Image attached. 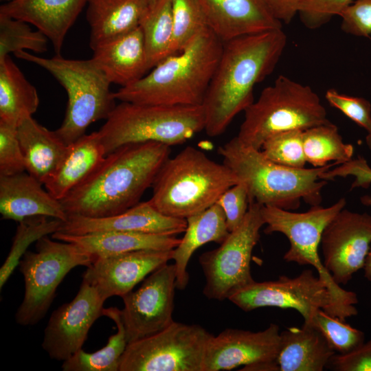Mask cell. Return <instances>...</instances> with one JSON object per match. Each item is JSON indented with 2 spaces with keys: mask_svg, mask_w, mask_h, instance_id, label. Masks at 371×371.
I'll return each instance as SVG.
<instances>
[{
  "mask_svg": "<svg viewBox=\"0 0 371 371\" xmlns=\"http://www.w3.org/2000/svg\"><path fill=\"white\" fill-rule=\"evenodd\" d=\"M48 40L39 30L33 31L27 23L0 13V60L24 49L43 53L47 50Z\"/></svg>",
  "mask_w": 371,
  "mask_h": 371,
  "instance_id": "obj_34",
  "label": "cell"
},
{
  "mask_svg": "<svg viewBox=\"0 0 371 371\" xmlns=\"http://www.w3.org/2000/svg\"><path fill=\"white\" fill-rule=\"evenodd\" d=\"M335 351L314 327H289L280 332L276 359L279 371H322Z\"/></svg>",
  "mask_w": 371,
  "mask_h": 371,
  "instance_id": "obj_25",
  "label": "cell"
},
{
  "mask_svg": "<svg viewBox=\"0 0 371 371\" xmlns=\"http://www.w3.org/2000/svg\"><path fill=\"white\" fill-rule=\"evenodd\" d=\"M307 325L317 329L337 354L348 353L364 343L365 334L340 319L318 309Z\"/></svg>",
  "mask_w": 371,
  "mask_h": 371,
  "instance_id": "obj_35",
  "label": "cell"
},
{
  "mask_svg": "<svg viewBox=\"0 0 371 371\" xmlns=\"http://www.w3.org/2000/svg\"><path fill=\"white\" fill-rule=\"evenodd\" d=\"M170 153V146L156 142L120 146L60 201L65 212L68 215L98 218L133 207L153 186Z\"/></svg>",
  "mask_w": 371,
  "mask_h": 371,
  "instance_id": "obj_2",
  "label": "cell"
},
{
  "mask_svg": "<svg viewBox=\"0 0 371 371\" xmlns=\"http://www.w3.org/2000/svg\"><path fill=\"white\" fill-rule=\"evenodd\" d=\"M228 300L245 312L262 307L295 309L303 317L305 324L311 322L318 309L330 315L333 306L326 283L311 269L295 278L281 276L275 280L254 281Z\"/></svg>",
  "mask_w": 371,
  "mask_h": 371,
  "instance_id": "obj_12",
  "label": "cell"
},
{
  "mask_svg": "<svg viewBox=\"0 0 371 371\" xmlns=\"http://www.w3.org/2000/svg\"><path fill=\"white\" fill-rule=\"evenodd\" d=\"M323 263L339 285L363 268L371 245V215L344 208L326 225L321 238Z\"/></svg>",
  "mask_w": 371,
  "mask_h": 371,
  "instance_id": "obj_14",
  "label": "cell"
},
{
  "mask_svg": "<svg viewBox=\"0 0 371 371\" xmlns=\"http://www.w3.org/2000/svg\"><path fill=\"white\" fill-rule=\"evenodd\" d=\"M244 113L236 137L244 145L258 150L274 134L330 122L316 92L284 75L265 87Z\"/></svg>",
  "mask_w": 371,
  "mask_h": 371,
  "instance_id": "obj_6",
  "label": "cell"
},
{
  "mask_svg": "<svg viewBox=\"0 0 371 371\" xmlns=\"http://www.w3.org/2000/svg\"><path fill=\"white\" fill-rule=\"evenodd\" d=\"M273 16L289 24L297 14L301 0H262Z\"/></svg>",
  "mask_w": 371,
  "mask_h": 371,
  "instance_id": "obj_45",
  "label": "cell"
},
{
  "mask_svg": "<svg viewBox=\"0 0 371 371\" xmlns=\"http://www.w3.org/2000/svg\"><path fill=\"white\" fill-rule=\"evenodd\" d=\"M366 144L371 151V135H367L366 137Z\"/></svg>",
  "mask_w": 371,
  "mask_h": 371,
  "instance_id": "obj_47",
  "label": "cell"
},
{
  "mask_svg": "<svg viewBox=\"0 0 371 371\" xmlns=\"http://www.w3.org/2000/svg\"><path fill=\"white\" fill-rule=\"evenodd\" d=\"M19 223L10 250L0 269L1 289L18 267L28 247L44 236L58 232L63 221L46 216H34Z\"/></svg>",
  "mask_w": 371,
  "mask_h": 371,
  "instance_id": "obj_33",
  "label": "cell"
},
{
  "mask_svg": "<svg viewBox=\"0 0 371 371\" xmlns=\"http://www.w3.org/2000/svg\"><path fill=\"white\" fill-rule=\"evenodd\" d=\"M17 136L26 172L44 185L58 169L69 145L55 131L42 126L32 116L26 117L19 123Z\"/></svg>",
  "mask_w": 371,
  "mask_h": 371,
  "instance_id": "obj_23",
  "label": "cell"
},
{
  "mask_svg": "<svg viewBox=\"0 0 371 371\" xmlns=\"http://www.w3.org/2000/svg\"><path fill=\"white\" fill-rule=\"evenodd\" d=\"M103 316L114 322L117 333L109 338L102 348L93 353L80 349L64 361L61 366L63 371H119L120 359L128 344L121 310L116 307L104 308Z\"/></svg>",
  "mask_w": 371,
  "mask_h": 371,
  "instance_id": "obj_30",
  "label": "cell"
},
{
  "mask_svg": "<svg viewBox=\"0 0 371 371\" xmlns=\"http://www.w3.org/2000/svg\"><path fill=\"white\" fill-rule=\"evenodd\" d=\"M185 234L173 249L177 289L183 290L189 281L188 262L194 252L202 245L222 243L229 234L223 209L217 203L186 218Z\"/></svg>",
  "mask_w": 371,
  "mask_h": 371,
  "instance_id": "obj_28",
  "label": "cell"
},
{
  "mask_svg": "<svg viewBox=\"0 0 371 371\" xmlns=\"http://www.w3.org/2000/svg\"><path fill=\"white\" fill-rule=\"evenodd\" d=\"M282 29L244 35L223 43L203 107L210 137L223 133L254 101V89L275 69L286 47Z\"/></svg>",
  "mask_w": 371,
  "mask_h": 371,
  "instance_id": "obj_1",
  "label": "cell"
},
{
  "mask_svg": "<svg viewBox=\"0 0 371 371\" xmlns=\"http://www.w3.org/2000/svg\"><path fill=\"white\" fill-rule=\"evenodd\" d=\"M223 209L229 232L236 229L243 221L249 207L246 186L239 182L224 192L216 202Z\"/></svg>",
  "mask_w": 371,
  "mask_h": 371,
  "instance_id": "obj_41",
  "label": "cell"
},
{
  "mask_svg": "<svg viewBox=\"0 0 371 371\" xmlns=\"http://www.w3.org/2000/svg\"><path fill=\"white\" fill-rule=\"evenodd\" d=\"M148 1H149L150 3L153 2L155 0H148Z\"/></svg>",
  "mask_w": 371,
  "mask_h": 371,
  "instance_id": "obj_48",
  "label": "cell"
},
{
  "mask_svg": "<svg viewBox=\"0 0 371 371\" xmlns=\"http://www.w3.org/2000/svg\"><path fill=\"white\" fill-rule=\"evenodd\" d=\"M186 219L168 216L156 210L149 201L139 202L126 211L104 217L68 215L60 232L83 235L104 232H133L177 235L185 232Z\"/></svg>",
  "mask_w": 371,
  "mask_h": 371,
  "instance_id": "obj_18",
  "label": "cell"
},
{
  "mask_svg": "<svg viewBox=\"0 0 371 371\" xmlns=\"http://www.w3.org/2000/svg\"><path fill=\"white\" fill-rule=\"evenodd\" d=\"M353 2V0H301L297 14L306 27L315 30L327 23L333 16H340Z\"/></svg>",
  "mask_w": 371,
  "mask_h": 371,
  "instance_id": "obj_39",
  "label": "cell"
},
{
  "mask_svg": "<svg viewBox=\"0 0 371 371\" xmlns=\"http://www.w3.org/2000/svg\"><path fill=\"white\" fill-rule=\"evenodd\" d=\"M341 29L361 37L371 34V0H356L341 14Z\"/></svg>",
  "mask_w": 371,
  "mask_h": 371,
  "instance_id": "obj_43",
  "label": "cell"
},
{
  "mask_svg": "<svg viewBox=\"0 0 371 371\" xmlns=\"http://www.w3.org/2000/svg\"><path fill=\"white\" fill-rule=\"evenodd\" d=\"M39 105L36 89L10 56L0 60V120L18 126L32 116Z\"/></svg>",
  "mask_w": 371,
  "mask_h": 371,
  "instance_id": "obj_29",
  "label": "cell"
},
{
  "mask_svg": "<svg viewBox=\"0 0 371 371\" xmlns=\"http://www.w3.org/2000/svg\"><path fill=\"white\" fill-rule=\"evenodd\" d=\"M303 131L291 130L269 137L260 150L265 157L280 165L303 168L306 163L303 147Z\"/></svg>",
  "mask_w": 371,
  "mask_h": 371,
  "instance_id": "obj_37",
  "label": "cell"
},
{
  "mask_svg": "<svg viewBox=\"0 0 371 371\" xmlns=\"http://www.w3.org/2000/svg\"><path fill=\"white\" fill-rule=\"evenodd\" d=\"M34 177L25 171L0 176V213L3 219L17 222L34 216L61 220L68 218L60 201L42 187Z\"/></svg>",
  "mask_w": 371,
  "mask_h": 371,
  "instance_id": "obj_20",
  "label": "cell"
},
{
  "mask_svg": "<svg viewBox=\"0 0 371 371\" xmlns=\"http://www.w3.org/2000/svg\"><path fill=\"white\" fill-rule=\"evenodd\" d=\"M209 29L223 42L282 29L262 0H197Z\"/></svg>",
  "mask_w": 371,
  "mask_h": 371,
  "instance_id": "obj_19",
  "label": "cell"
},
{
  "mask_svg": "<svg viewBox=\"0 0 371 371\" xmlns=\"http://www.w3.org/2000/svg\"><path fill=\"white\" fill-rule=\"evenodd\" d=\"M87 0H11L0 13L32 24L52 43L60 55L65 36Z\"/></svg>",
  "mask_w": 371,
  "mask_h": 371,
  "instance_id": "obj_21",
  "label": "cell"
},
{
  "mask_svg": "<svg viewBox=\"0 0 371 371\" xmlns=\"http://www.w3.org/2000/svg\"><path fill=\"white\" fill-rule=\"evenodd\" d=\"M171 250H137L95 258L83 273L84 280L106 300L123 297L138 283L172 260Z\"/></svg>",
  "mask_w": 371,
  "mask_h": 371,
  "instance_id": "obj_17",
  "label": "cell"
},
{
  "mask_svg": "<svg viewBox=\"0 0 371 371\" xmlns=\"http://www.w3.org/2000/svg\"><path fill=\"white\" fill-rule=\"evenodd\" d=\"M177 275L166 263L148 276L142 285L123 297L121 309L128 343L155 334L172 324Z\"/></svg>",
  "mask_w": 371,
  "mask_h": 371,
  "instance_id": "obj_13",
  "label": "cell"
},
{
  "mask_svg": "<svg viewBox=\"0 0 371 371\" xmlns=\"http://www.w3.org/2000/svg\"><path fill=\"white\" fill-rule=\"evenodd\" d=\"M52 238L74 243L94 259L137 250H171L181 240L176 235L133 232H104L83 235L56 232L52 234Z\"/></svg>",
  "mask_w": 371,
  "mask_h": 371,
  "instance_id": "obj_24",
  "label": "cell"
},
{
  "mask_svg": "<svg viewBox=\"0 0 371 371\" xmlns=\"http://www.w3.org/2000/svg\"><path fill=\"white\" fill-rule=\"evenodd\" d=\"M348 176L355 177L354 181L351 184V190L357 188H368L371 186V167L367 161L360 156L357 159H352L348 162L328 170L320 176V179L329 181L337 177H347ZM361 202L364 205L371 208V196H361Z\"/></svg>",
  "mask_w": 371,
  "mask_h": 371,
  "instance_id": "obj_42",
  "label": "cell"
},
{
  "mask_svg": "<svg viewBox=\"0 0 371 371\" xmlns=\"http://www.w3.org/2000/svg\"><path fill=\"white\" fill-rule=\"evenodd\" d=\"M91 58L111 83L128 86L150 70L142 30L139 25L93 49Z\"/></svg>",
  "mask_w": 371,
  "mask_h": 371,
  "instance_id": "obj_22",
  "label": "cell"
},
{
  "mask_svg": "<svg viewBox=\"0 0 371 371\" xmlns=\"http://www.w3.org/2000/svg\"><path fill=\"white\" fill-rule=\"evenodd\" d=\"M202 105H157L120 102L98 132L106 155L121 146L156 142L185 143L205 128Z\"/></svg>",
  "mask_w": 371,
  "mask_h": 371,
  "instance_id": "obj_7",
  "label": "cell"
},
{
  "mask_svg": "<svg viewBox=\"0 0 371 371\" xmlns=\"http://www.w3.org/2000/svg\"><path fill=\"white\" fill-rule=\"evenodd\" d=\"M25 171L17 126L0 120V176H10Z\"/></svg>",
  "mask_w": 371,
  "mask_h": 371,
  "instance_id": "obj_38",
  "label": "cell"
},
{
  "mask_svg": "<svg viewBox=\"0 0 371 371\" xmlns=\"http://www.w3.org/2000/svg\"><path fill=\"white\" fill-rule=\"evenodd\" d=\"M280 331L276 324L252 332L227 328L210 338L205 351L203 371L231 370L244 366L250 370L261 363L276 362Z\"/></svg>",
  "mask_w": 371,
  "mask_h": 371,
  "instance_id": "obj_16",
  "label": "cell"
},
{
  "mask_svg": "<svg viewBox=\"0 0 371 371\" xmlns=\"http://www.w3.org/2000/svg\"><path fill=\"white\" fill-rule=\"evenodd\" d=\"M326 368L335 371H371V337L348 353H335Z\"/></svg>",
  "mask_w": 371,
  "mask_h": 371,
  "instance_id": "obj_44",
  "label": "cell"
},
{
  "mask_svg": "<svg viewBox=\"0 0 371 371\" xmlns=\"http://www.w3.org/2000/svg\"><path fill=\"white\" fill-rule=\"evenodd\" d=\"M105 300L82 280L75 297L56 309L44 330L42 348L49 357L65 361L82 349L89 329L103 316Z\"/></svg>",
  "mask_w": 371,
  "mask_h": 371,
  "instance_id": "obj_15",
  "label": "cell"
},
{
  "mask_svg": "<svg viewBox=\"0 0 371 371\" xmlns=\"http://www.w3.org/2000/svg\"><path fill=\"white\" fill-rule=\"evenodd\" d=\"M238 183L236 175L224 163L189 146L163 164L148 201L164 215L186 219L216 203Z\"/></svg>",
  "mask_w": 371,
  "mask_h": 371,
  "instance_id": "obj_5",
  "label": "cell"
},
{
  "mask_svg": "<svg viewBox=\"0 0 371 371\" xmlns=\"http://www.w3.org/2000/svg\"><path fill=\"white\" fill-rule=\"evenodd\" d=\"M223 163L247 189L249 203H258L284 210H295L301 200L319 205L322 190L328 181L320 176L337 163L322 167L294 168L274 163L260 150L244 145L234 137L218 148Z\"/></svg>",
  "mask_w": 371,
  "mask_h": 371,
  "instance_id": "obj_4",
  "label": "cell"
},
{
  "mask_svg": "<svg viewBox=\"0 0 371 371\" xmlns=\"http://www.w3.org/2000/svg\"><path fill=\"white\" fill-rule=\"evenodd\" d=\"M87 20L90 47L98 45L139 25L148 0H87Z\"/></svg>",
  "mask_w": 371,
  "mask_h": 371,
  "instance_id": "obj_27",
  "label": "cell"
},
{
  "mask_svg": "<svg viewBox=\"0 0 371 371\" xmlns=\"http://www.w3.org/2000/svg\"><path fill=\"white\" fill-rule=\"evenodd\" d=\"M173 37L170 55L181 51L202 30L208 27L197 0H172Z\"/></svg>",
  "mask_w": 371,
  "mask_h": 371,
  "instance_id": "obj_36",
  "label": "cell"
},
{
  "mask_svg": "<svg viewBox=\"0 0 371 371\" xmlns=\"http://www.w3.org/2000/svg\"><path fill=\"white\" fill-rule=\"evenodd\" d=\"M363 269H364V276L366 278L371 282V245Z\"/></svg>",
  "mask_w": 371,
  "mask_h": 371,
  "instance_id": "obj_46",
  "label": "cell"
},
{
  "mask_svg": "<svg viewBox=\"0 0 371 371\" xmlns=\"http://www.w3.org/2000/svg\"><path fill=\"white\" fill-rule=\"evenodd\" d=\"M223 47V43L207 27L149 74L113 92L114 98L144 104L202 105Z\"/></svg>",
  "mask_w": 371,
  "mask_h": 371,
  "instance_id": "obj_3",
  "label": "cell"
},
{
  "mask_svg": "<svg viewBox=\"0 0 371 371\" xmlns=\"http://www.w3.org/2000/svg\"><path fill=\"white\" fill-rule=\"evenodd\" d=\"M212 335L199 324L175 321L155 334L128 344L119 371H203Z\"/></svg>",
  "mask_w": 371,
  "mask_h": 371,
  "instance_id": "obj_10",
  "label": "cell"
},
{
  "mask_svg": "<svg viewBox=\"0 0 371 371\" xmlns=\"http://www.w3.org/2000/svg\"><path fill=\"white\" fill-rule=\"evenodd\" d=\"M303 147L306 162L322 167L331 161L338 165L352 159L354 147L345 143L338 128L331 122L303 131Z\"/></svg>",
  "mask_w": 371,
  "mask_h": 371,
  "instance_id": "obj_32",
  "label": "cell"
},
{
  "mask_svg": "<svg viewBox=\"0 0 371 371\" xmlns=\"http://www.w3.org/2000/svg\"><path fill=\"white\" fill-rule=\"evenodd\" d=\"M52 239L46 236L38 240L36 251H27L18 265L25 282L23 299L15 315L19 325L39 322L66 275L78 266L89 267L94 260L77 245Z\"/></svg>",
  "mask_w": 371,
  "mask_h": 371,
  "instance_id": "obj_9",
  "label": "cell"
},
{
  "mask_svg": "<svg viewBox=\"0 0 371 371\" xmlns=\"http://www.w3.org/2000/svg\"><path fill=\"white\" fill-rule=\"evenodd\" d=\"M14 55L49 71L65 89V115L55 131L67 145L84 135L92 123L106 120L115 106L111 83L91 58L73 60L60 55L46 58L25 51Z\"/></svg>",
  "mask_w": 371,
  "mask_h": 371,
  "instance_id": "obj_8",
  "label": "cell"
},
{
  "mask_svg": "<svg viewBox=\"0 0 371 371\" xmlns=\"http://www.w3.org/2000/svg\"><path fill=\"white\" fill-rule=\"evenodd\" d=\"M105 156L98 131L85 134L69 144L58 169L44 184L45 189L55 199L62 201L98 167Z\"/></svg>",
  "mask_w": 371,
  "mask_h": 371,
  "instance_id": "obj_26",
  "label": "cell"
},
{
  "mask_svg": "<svg viewBox=\"0 0 371 371\" xmlns=\"http://www.w3.org/2000/svg\"><path fill=\"white\" fill-rule=\"evenodd\" d=\"M141 27L149 69L170 55L173 37L172 0L150 3L142 17Z\"/></svg>",
  "mask_w": 371,
  "mask_h": 371,
  "instance_id": "obj_31",
  "label": "cell"
},
{
  "mask_svg": "<svg viewBox=\"0 0 371 371\" xmlns=\"http://www.w3.org/2000/svg\"><path fill=\"white\" fill-rule=\"evenodd\" d=\"M325 98L330 106L340 111L371 135V104L368 100L343 94L333 89L326 91Z\"/></svg>",
  "mask_w": 371,
  "mask_h": 371,
  "instance_id": "obj_40",
  "label": "cell"
},
{
  "mask_svg": "<svg viewBox=\"0 0 371 371\" xmlns=\"http://www.w3.org/2000/svg\"><path fill=\"white\" fill-rule=\"evenodd\" d=\"M262 205L251 202L242 223L229 232L214 249L199 258L205 283L203 295L208 299L223 301L255 280L251 273V260L259 241L260 230L265 225Z\"/></svg>",
  "mask_w": 371,
  "mask_h": 371,
  "instance_id": "obj_11",
  "label": "cell"
}]
</instances>
